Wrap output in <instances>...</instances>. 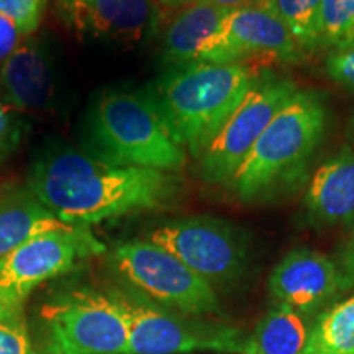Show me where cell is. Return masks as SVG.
I'll return each instance as SVG.
<instances>
[{
	"label": "cell",
	"mask_w": 354,
	"mask_h": 354,
	"mask_svg": "<svg viewBox=\"0 0 354 354\" xmlns=\"http://www.w3.org/2000/svg\"><path fill=\"white\" fill-rule=\"evenodd\" d=\"M26 185L66 225L88 228L161 209L179 196L183 177L177 172L113 166L61 146L35 161Z\"/></svg>",
	"instance_id": "obj_1"
},
{
	"label": "cell",
	"mask_w": 354,
	"mask_h": 354,
	"mask_svg": "<svg viewBox=\"0 0 354 354\" xmlns=\"http://www.w3.org/2000/svg\"><path fill=\"white\" fill-rule=\"evenodd\" d=\"M325 102L317 92L300 91L279 110L234 172L228 187L240 201H272L300 187L326 130Z\"/></svg>",
	"instance_id": "obj_2"
},
{
	"label": "cell",
	"mask_w": 354,
	"mask_h": 354,
	"mask_svg": "<svg viewBox=\"0 0 354 354\" xmlns=\"http://www.w3.org/2000/svg\"><path fill=\"white\" fill-rule=\"evenodd\" d=\"M256 82L243 63H192L172 68L148 92L174 140L198 159Z\"/></svg>",
	"instance_id": "obj_3"
},
{
	"label": "cell",
	"mask_w": 354,
	"mask_h": 354,
	"mask_svg": "<svg viewBox=\"0 0 354 354\" xmlns=\"http://www.w3.org/2000/svg\"><path fill=\"white\" fill-rule=\"evenodd\" d=\"M95 158L113 166L179 172L187 153L167 130L148 91H110L95 102L88 122Z\"/></svg>",
	"instance_id": "obj_4"
},
{
	"label": "cell",
	"mask_w": 354,
	"mask_h": 354,
	"mask_svg": "<svg viewBox=\"0 0 354 354\" xmlns=\"http://www.w3.org/2000/svg\"><path fill=\"white\" fill-rule=\"evenodd\" d=\"M109 295L127 318L128 354H250V335L236 326L172 312L131 287Z\"/></svg>",
	"instance_id": "obj_5"
},
{
	"label": "cell",
	"mask_w": 354,
	"mask_h": 354,
	"mask_svg": "<svg viewBox=\"0 0 354 354\" xmlns=\"http://www.w3.org/2000/svg\"><path fill=\"white\" fill-rule=\"evenodd\" d=\"M109 261L128 287L161 307L192 317L218 312L214 287L149 240L120 243L112 250Z\"/></svg>",
	"instance_id": "obj_6"
},
{
	"label": "cell",
	"mask_w": 354,
	"mask_h": 354,
	"mask_svg": "<svg viewBox=\"0 0 354 354\" xmlns=\"http://www.w3.org/2000/svg\"><path fill=\"white\" fill-rule=\"evenodd\" d=\"M41 354H128L130 335L109 294L74 290L43 308Z\"/></svg>",
	"instance_id": "obj_7"
},
{
	"label": "cell",
	"mask_w": 354,
	"mask_h": 354,
	"mask_svg": "<svg viewBox=\"0 0 354 354\" xmlns=\"http://www.w3.org/2000/svg\"><path fill=\"white\" fill-rule=\"evenodd\" d=\"M104 243L86 227L39 234L0 258V317L25 312L39 284L66 274L79 259L102 254Z\"/></svg>",
	"instance_id": "obj_8"
},
{
	"label": "cell",
	"mask_w": 354,
	"mask_h": 354,
	"mask_svg": "<svg viewBox=\"0 0 354 354\" xmlns=\"http://www.w3.org/2000/svg\"><path fill=\"white\" fill-rule=\"evenodd\" d=\"M146 240L176 256L214 289L236 284L250 263L245 238L232 223L212 216L167 221Z\"/></svg>",
	"instance_id": "obj_9"
},
{
	"label": "cell",
	"mask_w": 354,
	"mask_h": 354,
	"mask_svg": "<svg viewBox=\"0 0 354 354\" xmlns=\"http://www.w3.org/2000/svg\"><path fill=\"white\" fill-rule=\"evenodd\" d=\"M297 92V84L289 79L256 82L198 158L202 179L228 185L272 118Z\"/></svg>",
	"instance_id": "obj_10"
},
{
	"label": "cell",
	"mask_w": 354,
	"mask_h": 354,
	"mask_svg": "<svg viewBox=\"0 0 354 354\" xmlns=\"http://www.w3.org/2000/svg\"><path fill=\"white\" fill-rule=\"evenodd\" d=\"M269 290L276 302L315 315L342 292L338 268L318 251L294 250L272 269Z\"/></svg>",
	"instance_id": "obj_11"
},
{
	"label": "cell",
	"mask_w": 354,
	"mask_h": 354,
	"mask_svg": "<svg viewBox=\"0 0 354 354\" xmlns=\"http://www.w3.org/2000/svg\"><path fill=\"white\" fill-rule=\"evenodd\" d=\"M227 10L192 2L180 8L162 39V59L172 68L192 63H240L223 37Z\"/></svg>",
	"instance_id": "obj_12"
},
{
	"label": "cell",
	"mask_w": 354,
	"mask_h": 354,
	"mask_svg": "<svg viewBox=\"0 0 354 354\" xmlns=\"http://www.w3.org/2000/svg\"><path fill=\"white\" fill-rule=\"evenodd\" d=\"M66 24L79 33L136 43L151 33L156 0H56Z\"/></svg>",
	"instance_id": "obj_13"
},
{
	"label": "cell",
	"mask_w": 354,
	"mask_h": 354,
	"mask_svg": "<svg viewBox=\"0 0 354 354\" xmlns=\"http://www.w3.org/2000/svg\"><path fill=\"white\" fill-rule=\"evenodd\" d=\"M223 37L240 63L253 55L272 56L286 63H300L305 57L289 28L264 2L228 12Z\"/></svg>",
	"instance_id": "obj_14"
},
{
	"label": "cell",
	"mask_w": 354,
	"mask_h": 354,
	"mask_svg": "<svg viewBox=\"0 0 354 354\" xmlns=\"http://www.w3.org/2000/svg\"><path fill=\"white\" fill-rule=\"evenodd\" d=\"M0 94L15 112H38L55 94L51 57L41 39L24 37L17 50L0 66Z\"/></svg>",
	"instance_id": "obj_15"
},
{
	"label": "cell",
	"mask_w": 354,
	"mask_h": 354,
	"mask_svg": "<svg viewBox=\"0 0 354 354\" xmlns=\"http://www.w3.org/2000/svg\"><path fill=\"white\" fill-rule=\"evenodd\" d=\"M304 205L313 223L354 227V149L322 162L305 190Z\"/></svg>",
	"instance_id": "obj_16"
},
{
	"label": "cell",
	"mask_w": 354,
	"mask_h": 354,
	"mask_svg": "<svg viewBox=\"0 0 354 354\" xmlns=\"http://www.w3.org/2000/svg\"><path fill=\"white\" fill-rule=\"evenodd\" d=\"M28 185L0 190V258L39 234L68 230Z\"/></svg>",
	"instance_id": "obj_17"
},
{
	"label": "cell",
	"mask_w": 354,
	"mask_h": 354,
	"mask_svg": "<svg viewBox=\"0 0 354 354\" xmlns=\"http://www.w3.org/2000/svg\"><path fill=\"white\" fill-rule=\"evenodd\" d=\"M310 330L307 317L276 302L250 335V354H304Z\"/></svg>",
	"instance_id": "obj_18"
},
{
	"label": "cell",
	"mask_w": 354,
	"mask_h": 354,
	"mask_svg": "<svg viewBox=\"0 0 354 354\" xmlns=\"http://www.w3.org/2000/svg\"><path fill=\"white\" fill-rule=\"evenodd\" d=\"M304 354H354V295L318 315Z\"/></svg>",
	"instance_id": "obj_19"
},
{
	"label": "cell",
	"mask_w": 354,
	"mask_h": 354,
	"mask_svg": "<svg viewBox=\"0 0 354 354\" xmlns=\"http://www.w3.org/2000/svg\"><path fill=\"white\" fill-rule=\"evenodd\" d=\"M281 19L304 53L318 50L322 0H264Z\"/></svg>",
	"instance_id": "obj_20"
},
{
	"label": "cell",
	"mask_w": 354,
	"mask_h": 354,
	"mask_svg": "<svg viewBox=\"0 0 354 354\" xmlns=\"http://www.w3.org/2000/svg\"><path fill=\"white\" fill-rule=\"evenodd\" d=\"M354 46V0H322L318 50Z\"/></svg>",
	"instance_id": "obj_21"
},
{
	"label": "cell",
	"mask_w": 354,
	"mask_h": 354,
	"mask_svg": "<svg viewBox=\"0 0 354 354\" xmlns=\"http://www.w3.org/2000/svg\"><path fill=\"white\" fill-rule=\"evenodd\" d=\"M0 354H38L25 322V312L0 317Z\"/></svg>",
	"instance_id": "obj_22"
},
{
	"label": "cell",
	"mask_w": 354,
	"mask_h": 354,
	"mask_svg": "<svg viewBox=\"0 0 354 354\" xmlns=\"http://www.w3.org/2000/svg\"><path fill=\"white\" fill-rule=\"evenodd\" d=\"M44 0H0V12L19 26L24 37L33 35L38 28Z\"/></svg>",
	"instance_id": "obj_23"
},
{
	"label": "cell",
	"mask_w": 354,
	"mask_h": 354,
	"mask_svg": "<svg viewBox=\"0 0 354 354\" xmlns=\"http://www.w3.org/2000/svg\"><path fill=\"white\" fill-rule=\"evenodd\" d=\"M17 113L0 94V167L12 158L21 141V122Z\"/></svg>",
	"instance_id": "obj_24"
},
{
	"label": "cell",
	"mask_w": 354,
	"mask_h": 354,
	"mask_svg": "<svg viewBox=\"0 0 354 354\" xmlns=\"http://www.w3.org/2000/svg\"><path fill=\"white\" fill-rule=\"evenodd\" d=\"M325 69L331 81L354 91V46L331 53L326 57Z\"/></svg>",
	"instance_id": "obj_25"
},
{
	"label": "cell",
	"mask_w": 354,
	"mask_h": 354,
	"mask_svg": "<svg viewBox=\"0 0 354 354\" xmlns=\"http://www.w3.org/2000/svg\"><path fill=\"white\" fill-rule=\"evenodd\" d=\"M24 35L13 21L0 12V66L8 59V56L17 50Z\"/></svg>",
	"instance_id": "obj_26"
},
{
	"label": "cell",
	"mask_w": 354,
	"mask_h": 354,
	"mask_svg": "<svg viewBox=\"0 0 354 354\" xmlns=\"http://www.w3.org/2000/svg\"><path fill=\"white\" fill-rule=\"evenodd\" d=\"M336 268H338L342 292L354 289V227L351 234H349L346 245L343 248L342 254H339Z\"/></svg>",
	"instance_id": "obj_27"
},
{
	"label": "cell",
	"mask_w": 354,
	"mask_h": 354,
	"mask_svg": "<svg viewBox=\"0 0 354 354\" xmlns=\"http://www.w3.org/2000/svg\"><path fill=\"white\" fill-rule=\"evenodd\" d=\"M194 2L205 3V6L221 8V10H227V12H233V10H238V8L258 6V3H263L264 0H194Z\"/></svg>",
	"instance_id": "obj_28"
},
{
	"label": "cell",
	"mask_w": 354,
	"mask_h": 354,
	"mask_svg": "<svg viewBox=\"0 0 354 354\" xmlns=\"http://www.w3.org/2000/svg\"><path fill=\"white\" fill-rule=\"evenodd\" d=\"M192 2L194 0H156L158 6L162 8H183Z\"/></svg>",
	"instance_id": "obj_29"
},
{
	"label": "cell",
	"mask_w": 354,
	"mask_h": 354,
	"mask_svg": "<svg viewBox=\"0 0 354 354\" xmlns=\"http://www.w3.org/2000/svg\"><path fill=\"white\" fill-rule=\"evenodd\" d=\"M346 133H348L349 143L354 146V115H353L351 120H349V123H348V131Z\"/></svg>",
	"instance_id": "obj_30"
}]
</instances>
